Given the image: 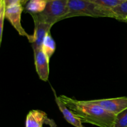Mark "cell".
<instances>
[{
  "instance_id": "8",
  "label": "cell",
  "mask_w": 127,
  "mask_h": 127,
  "mask_svg": "<svg viewBox=\"0 0 127 127\" xmlns=\"http://www.w3.org/2000/svg\"><path fill=\"white\" fill-rule=\"evenodd\" d=\"M52 91L53 92L55 96V100L56 103H57V105H58V108H59L61 112L63 114V117H64V119L71 124L73 126L75 127H84L83 125V123L81 121L80 119L79 118L77 117L74 113L60 100L59 97H58L56 94L55 91L54 90L53 88H52Z\"/></svg>"
},
{
  "instance_id": "2",
  "label": "cell",
  "mask_w": 127,
  "mask_h": 127,
  "mask_svg": "<svg viewBox=\"0 0 127 127\" xmlns=\"http://www.w3.org/2000/svg\"><path fill=\"white\" fill-rule=\"evenodd\" d=\"M68 7L69 12L64 19L77 16L115 19L112 9L103 7L88 0H69Z\"/></svg>"
},
{
  "instance_id": "12",
  "label": "cell",
  "mask_w": 127,
  "mask_h": 127,
  "mask_svg": "<svg viewBox=\"0 0 127 127\" xmlns=\"http://www.w3.org/2000/svg\"><path fill=\"white\" fill-rule=\"evenodd\" d=\"M112 10L115 14V19L127 23V0Z\"/></svg>"
},
{
  "instance_id": "1",
  "label": "cell",
  "mask_w": 127,
  "mask_h": 127,
  "mask_svg": "<svg viewBox=\"0 0 127 127\" xmlns=\"http://www.w3.org/2000/svg\"><path fill=\"white\" fill-rule=\"evenodd\" d=\"M58 97L82 123L99 127H114L116 115L107 111L101 107L89 100H78L64 95Z\"/></svg>"
},
{
  "instance_id": "9",
  "label": "cell",
  "mask_w": 127,
  "mask_h": 127,
  "mask_svg": "<svg viewBox=\"0 0 127 127\" xmlns=\"http://www.w3.org/2000/svg\"><path fill=\"white\" fill-rule=\"evenodd\" d=\"M45 112L32 110L28 113L26 120V127H42L47 119Z\"/></svg>"
},
{
  "instance_id": "13",
  "label": "cell",
  "mask_w": 127,
  "mask_h": 127,
  "mask_svg": "<svg viewBox=\"0 0 127 127\" xmlns=\"http://www.w3.org/2000/svg\"><path fill=\"white\" fill-rule=\"evenodd\" d=\"M88 1L97 4L98 5L103 6V7H107L110 9H114L120 5L123 2L126 0H88Z\"/></svg>"
},
{
  "instance_id": "18",
  "label": "cell",
  "mask_w": 127,
  "mask_h": 127,
  "mask_svg": "<svg viewBox=\"0 0 127 127\" xmlns=\"http://www.w3.org/2000/svg\"><path fill=\"white\" fill-rule=\"evenodd\" d=\"M47 1H48V0H47Z\"/></svg>"
},
{
  "instance_id": "16",
  "label": "cell",
  "mask_w": 127,
  "mask_h": 127,
  "mask_svg": "<svg viewBox=\"0 0 127 127\" xmlns=\"http://www.w3.org/2000/svg\"><path fill=\"white\" fill-rule=\"evenodd\" d=\"M4 1L6 7H7L9 6H11L12 4H16L24 6L27 4L29 1V0H4Z\"/></svg>"
},
{
  "instance_id": "7",
  "label": "cell",
  "mask_w": 127,
  "mask_h": 127,
  "mask_svg": "<svg viewBox=\"0 0 127 127\" xmlns=\"http://www.w3.org/2000/svg\"><path fill=\"white\" fill-rule=\"evenodd\" d=\"M34 22V33L33 34V41L32 43L33 50L35 51L42 48L43 40L47 33L50 32L52 26L39 21L35 17H32Z\"/></svg>"
},
{
  "instance_id": "4",
  "label": "cell",
  "mask_w": 127,
  "mask_h": 127,
  "mask_svg": "<svg viewBox=\"0 0 127 127\" xmlns=\"http://www.w3.org/2000/svg\"><path fill=\"white\" fill-rule=\"evenodd\" d=\"M23 10V6L18 4L7 6L5 12V18L9 21L20 35L26 37L29 40V42L32 43L33 41V35L28 34L21 25V14Z\"/></svg>"
},
{
  "instance_id": "3",
  "label": "cell",
  "mask_w": 127,
  "mask_h": 127,
  "mask_svg": "<svg viewBox=\"0 0 127 127\" xmlns=\"http://www.w3.org/2000/svg\"><path fill=\"white\" fill-rule=\"evenodd\" d=\"M69 0H48L43 12L31 14L39 21L53 26L58 21L64 19L69 12Z\"/></svg>"
},
{
  "instance_id": "6",
  "label": "cell",
  "mask_w": 127,
  "mask_h": 127,
  "mask_svg": "<svg viewBox=\"0 0 127 127\" xmlns=\"http://www.w3.org/2000/svg\"><path fill=\"white\" fill-rule=\"evenodd\" d=\"M36 71L41 80L47 81L49 76L50 58L43 52L42 48L33 51Z\"/></svg>"
},
{
  "instance_id": "11",
  "label": "cell",
  "mask_w": 127,
  "mask_h": 127,
  "mask_svg": "<svg viewBox=\"0 0 127 127\" xmlns=\"http://www.w3.org/2000/svg\"><path fill=\"white\" fill-rule=\"evenodd\" d=\"M42 49L50 59L55 52L56 43L52 36L51 35L50 32L47 33L46 37H45L42 45Z\"/></svg>"
},
{
  "instance_id": "5",
  "label": "cell",
  "mask_w": 127,
  "mask_h": 127,
  "mask_svg": "<svg viewBox=\"0 0 127 127\" xmlns=\"http://www.w3.org/2000/svg\"><path fill=\"white\" fill-rule=\"evenodd\" d=\"M89 102L101 107L107 111L116 115L127 109V97L90 100Z\"/></svg>"
},
{
  "instance_id": "14",
  "label": "cell",
  "mask_w": 127,
  "mask_h": 127,
  "mask_svg": "<svg viewBox=\"0 0 127 127\" xmlns=\"http://www.w3.org/2000/svg\"><path fill=\"white\" fill-rule=\"evenodd\" d=\"M114 127H127V109L116 115Z\"/></svg>"
},
{
  "instance_id": "10",
  "label": "cell",
  "mask_w": 127,
  "mask_h": 127,
  "mask_svg": "<svg viewBox=\"0 0 127 127\" xmlns=\"http://www.w3.org/2000/svg\"><path fill=\"white\" fill-rule=\"evenodd\" d=\"M47 0H29L26 6V10L30 14H35L43 12L47 6Z\"/></svg>"
},
{
  "instance_id": "17",
  "label": "cell",
  "mask_w": 127,
  "mask_h": 127,
  "mask_svg": "<svg viewBox=\"0 0 127 127\" xmlns=\"http://www.w3.org/2000/svg\"><path fill=\"white\" fill-rule=\"evenodd\" d=\"M45 124L48 125L50 127H57V125H56V124L54 122V120H52V119H48V118L47 119Z\"/></svg>"
},
{
  "instance_id": "15",
  "label": "cell",
  "mask_w": 127,
  "mask_h": 127,
  "mask_svg": "<svg viewBox=\"0 0 127 127\" xmlns=\"http://www.w3.org/2000/svg\"><path fill=\"white\" fill-rule=\"evenodd\" d=\"M6 9V6L4 0H0V43H1V41H2Z\"/></svg>"
}]
</instances>
